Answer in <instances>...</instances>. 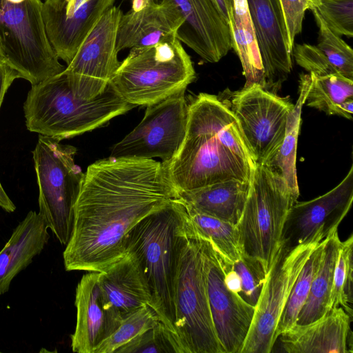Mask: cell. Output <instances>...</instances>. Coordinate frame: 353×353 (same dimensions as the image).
I'll list each match as a JSON object with an SVG mask.
<instances>
[{
  "mask_svg": "<svg viewBox=\"0 0 353 353\" xmlns=\"http://www.w3.org/2000/svg\"><path fill=\"white\" fill-rule=\"evenodd\" d=\"M323 240L313 250L299 274L279 318L274 334L279 336L296 323L306 301L312 280L318 270L322 255Z\"/></svg>",
  "mask_w": 353,
  "mask_h": 353,
  "instance_id": "4dcf8cb0",
  "label": "cell"
},
{
  "mask_svg": "<svg viewBox=\"0 0 353 353\" xmlns=\"http://www.w3.org/2000/svg\"><path fill=\"white\" fill-rule=\"evenodd\" d=\"M353 235L341 241L334 270L330 310L341 307L352 317Z\"/></svg>",
  "mask_w": 353,
  "mask_h": 353,
  "instance_id": "1f68e13d",
  "label": "cell"
},
{
  "mask_svg": "<svg viewBox=\"0 0 353 353\" xmlns=\"http://www.w3.org/2000/svg\"><path fill=\"white\" fill-rule=\"evenodd\" d=\"M21 76L6 63L0 61V107L4 96L14 79ZM0 207L7 212H12L16 206L9 198L0 182Z\"/></svg>",
  "mask_w": 353,
  "mask_h": 353,
  "instance_id": "f35d334b",
  "label": "cell"
},
{
  "mask_svg": "<svg viewBox=\"0 0 353 353\" xmlns=\"http://www.w3.org/2000/svg\"><path fill=\"white\" fill-rule=\"evenodd\" d=\"M292 52L296 37L301 32L305 12L316 8L319 0H279Z\"/></svg>",
  "mask_w": 353,
  "mask_h": 353,
  "instance_id": "74e56055",
  "label": "cell"
},
{
  "mask_svg": "<svg viewBox=\"0 0 353 353\" xmlns=\"http://www.w3.org/2000/svg\"><path fill=\"white\" fill-rule=\"evenodd\" d=\"M296 201L278 172L265 164H256L236 226L242 253L258 260L266 274L281 245L288 212Z\"/></svg>",
  "mask_w": 353,
  "mask_h": 353,
  "instance_id": "8992f818",
  "label": "cell"
},
{
  "mask_svg": "<svg viewBox=\"0 0 353 353\" xmlns=\"http://www.w3.org/2000/svg\"><path fill=\"white\" fill-rule=\"evenodd\" d=\"M352 320L341 307H336L307 324L295 323L277 339L288 353H352Z\"/></svg>",
  "mask_w": 353,
  "mask_h": 353,
  "instance_id": "d6986e66",
  "label": "cell"
},
{
  "mask_svg": "<svg viewBox=\"0 0 353 353\" xmlns=\"http://www.w3.org/2000/svg\"><path fill=\"white\" fill-rule=\"evenodd\" d=\"M160 322L155 310L145 305L124 317L113 333L96 347L94 353H115L119 347Z\"/></svg>",
  "mask_w": 353,
  "mask_h": 353,
  "instance_id": "d6a6232c",
  "label": "cell"
},
{
  "mask_svg": "<svg viewBox=\"0 0 353 353\" xmlns=\"http://www.w3.org/2000/svg\"><path fill=\"white\" fill-rule=\"evenodd\" d=\"M310 83V73L300 75L299 98L288 114L283 141L276 153L264 163L278 172L283 178L295 201H297L299 196L296 168L297 140L301 121V110Z\"/></svg>",
  "mask_w": 353,
  "mask_h": 353,
  "instance_id": "83f0119b",
  "label": "cell"
},
{
  "mask_svg": "<svg viewBox=\"0 0 353 353\" xmlns=\"http://www.w3.org/2000/svg\"><path fill=\"white\" fill-rule=\"evenodd\" d=\"M161 163L178 193L231 179L250 181L256 165L227 103L207 93L188 104L182 143Z\"/></svg>",
  "mask_w": 353,
  "mask_h": 353,
  "instance_id": "7a4b0ae2",
  "label": "cell"
},
{
  "mask_svg": "<svg viewBox=\"0 0 353 353\" xmlns=\"http://www.w3.org/2000/svg\"><path fill=\"white\" fill-rule=\"evenodd\" d=\"M151 3V0H132V9L134 12L140 11L146 8Z\"/></svg>",
  "mask_w": 353,
  "mask_h": 353,
  "instance_id": "60d3db41",
  "label": "cell"
},
{
  "mask_svg": "<svg viewBox=\"0 0 353 353\" xmlns=\"http://www.w3.org/2000/svg\"><path fill=\"white\" fill-rule=\"evenodd\" d=\"M77 148L40 134L32 151L39 186V214L62 245L70 239L74 206L84 173L74 162Z\"/></svg>",
  "mask_w": 353,
  "mask_h": 353,
  "instance_id": "9c48e42d",
  "label": "cell"
},
{
  "mask_svg": "<svg viewBox=\"0 0 353 353\" xmlns=\"http://www.w3.org/2000/svg\"><path fill=\"white\" fill-rule=\"evenodd\" d=\"M232 49L239 57L246 82L265 88L263 68L247 0H232Z\"/></svg>",
  "mask_w": 353,
  "mask_h": 353,
  "instance_id": "4316f807",
  "label": "cell"
},
{
  "mask_svg": "<svg viewBox=\"0 0 353 353\" xmlns=\"http://www.w3.org/2000/svg\"><path fill=\"white\" fill-rule=\"evenodd\" d=\"M183 22L176 7L168 1L151 3L144 9L122 14L119 19L116 48L118 52L154 46L176 37Z\"/></svg>",
  "mask_w": 353,
  "mask_h": 353,
  "instance_id": "7402d4cb",
  "label": "cell"
},
{
  "mask_svg": "<svg viewBox=\"0 0 353 353\" xmlns=\"http://www.w3.org/2000/svg\"><path fill=\"white\" fill-rule=\"evenodd\" d=\"M292 56L299 65L310 74L317 76L339 74L316 46L307 43L294 45Z\"/></svg>",
  "mask_w": 353,
  "mask_h": 353,
  "instance_id": "8d00e7d4",
  "label": "cell"
},
{
  "mask_svg": "<svg viewBox=\"0 0 353 353\" xmlns=\"http://www.w3.org/2000/svg\"><path fill=\"white\" fill-rule=\"evenodd\" d=\"M250 190V181L231 179L179 192V198L194 210L230 223H239Z\"/></svg>",
  "mask_w": 353,
  "mask_h": 353,
  "instance_id": "cb8c5ba5",
  "label": "cell"
},
{
  "mask_svg": "<svg viewBox=\"0 0 353 353\" xmlns=\"http://www.w3.org/2000/svg\"><path fill=\"white\" fill-rule=\"evenodd\" d=\"M115 0H45L42 17L48 41L68 65L102 14Z\"/></svg>",
  "mask_w": 353,
  "mask_h": 353,
  "instance_id": "2e32d148",
  "label": "cell"
},
{
  "mask_svg": "<svg viewBox=\"0 0 353 353\" xmlns=\"http://www.w3.org/2000/svg\"><path fill=\"white\" fill-rule=\"evenodd\" d=\"M195 78L190 57L181 42L172 37L131 48L109 85L127 103L148 106L185 91Z\"/></svg>",
  "mask_w": 353,
  "mask_h": 353,
  "instance_id": "5b68a950",
  "label": "cell"
},
{
  "mask_svg": "<svg viewBox=\"0 0 353 353\" xmlns=\"http://www.w3.org/2000/svg\"><path fill=\"white\" fill-rule=\"evenodd\" d=\"M338 231L323 240L321 260L296 324L305 325L327 314L334 270L341 244Z\"/></svg>",
  "mask_w": 353,
  "mask_h": 353,
  "instance_id": "d4e9b609",
  "label": "cell"
},
{
  "mask_svg": "<svg viewBox=\"0 0 353 353\" xmlns=\"http://www.w3.org/2000/svg\"><path fill=\"white\" fill-rule=\"evenodd\" d=\"M178 197L161 161L109 157L94 162L75 203L65 270L105 271L126 254L129 232Z\"/></svg>",
  "mask_w": 353,
  "mask_h": 353,
  "instance_id": "6da1fadb",
  "label": "cell"
},
{
  "mask_svg": "<svg viewBox=\"0 0 353 353\" xmlns=\"http://www.w3.org/2000/svg\"><path fill=\"white\" fill-rule=\"evenodd\" d=\"M313 9L332 32L340 37H353V0H319Z\"/></svg>",
  "mask_w": 353,
  "mask_h": 353,
  "instance_id": "d590c367",
  "label": "cell"
},
{
  "mask_svg": "<svg viewBox=\"0 0 353 353\" xmlns=\"http://www.w3.org/2000/svg\"><path fill=\"white\" fill-rule=\"evenodd\" d=\"M220 254L227 287L255 307L267 274L261 263L243 254L234 261Z\"/></svg>",
  "mask_w": 353,
  "mask_h": 353,
  "instance_id": "f546056e",
  "label": "cell"
},
{
  "mask_svg": "<svg viewBox=\"0 0 353 353\" xmlns=\"http://www.w3.org/2000/svg\"><path fill=\"white\" fill-rule=\"evenodd\" d=\"M41 0L14 3L0 0V61L32 85L65 70L50 45Z\"/></svg>",
  "mask_w": 353,
  "mask_h": 353,
  "instance_id": "ba28073f",
  "label": "cell"
},
{
  "mask_svg": "<svg viewBox=\"0 0 353 353\" xmlns=\"http://www.w3.org/2000/svg\"><path fill=\"white\" fill-rule=\"evenodd\" d=\"M77 323L71 335L74 352L94 353L96 347L118 327L119 323L105 309L99 272L84 274L76 288Z\"/></svg>",
  "mask_w": 353,
  "mask_h": 353,
  "instance_id": "ffe728a7",
  "label": "cell"
},
{
  "mask_svg": "<svg viewBox=\"0 0 353 353\" xmlns=\"http://www.w3.org/2000/svg\"><path fill=\"white\" fill-rule=\"evenodd\" d=\"M181 203V225L185 234L210 241L230 261H236L241 256L243 253L236 225L201 213L182 201Z\"/></svg>",
  "mask_w": 353,
  "mask_h": 353,
  "instance_id": "484cf974",
  "label": "cell"
},
{
  "mask_svg": "<svg viewBox=\"0 0 353 353\" xmlns=\"http://www.w3.org/2000/svg\"><path fill=\"white\" fill-rule=\"evenodd\" d=\"M48 228L41 216L30 211L0 250V294L6 293L13 279L26 269L48 243Z\"/></svg>",
  "mask_w": 353,
  "mask_h": 353,
  "instance_id": "603a6c76",
  "label": "cell"
},
{
  "mask_svg": "<svg viewBox=\"0 0 353 353\" xmlns=\"http://www.w3.org/2000/svg\"><path fill=\"white\" fill-rule=\"evenodd\" d=\"M311 11L319 28L316 46L340 74L353 80L352 49L340 36L334 34L328 28L315 9H312Z\"/></svg>",
  "mask_w": 353,
  "mask_h": 353,
  "instance_id": "836d02e7",
  "label": "cell"
},
{
  "mask_svg": "<svg viewBox=\"0 0 353 353\" xmlns=\"http://www.w3.org/2000/svg\"><path fill=\"white\" fill-rule=\"evenodd\" d=\"M255 164H264L283 141L288 114L294 107L259 84L244 86L226 100Z\"/></svg>",
  "mask_w": 353,
  "mask_h": 353,
  "instance_id": "30bf717a",
  "label": "cell"
},
{
  "mask_svg": "<svg viewBox=\"0 0 353 353\" xmlns=\"http://www.w3.org/2000/svg\"><path fill=\"white\" fill-rule=\"evenodd\" d=\"M213 1L231 28L232 22V0H213Z\"/></svg>",
  "mask_w": 353,
  "mask_h": 353,
  "instance_id": "ab89813d",
  "label": "cell"
},
{
  "mask_svg": "<svg viewBox=\"0 0 353 353\" xmlns=\"http://www.w3.org/2000/svg\"><path fill=\"white\" fill-rule=\"evenodd\" d=\"M134 107L109 85L94 99L77 96L63 71L32 85L23 111L29 131L60 141L101 127Z\"/></svg>",
  "mask_w": 353,
  "mask_h": 353,
  "instance_id": "3957f363",
  "label": "cell"
},
{
  "mask_svg": "<svg viewBox=\"0 0 353 353\" xmlns=\"http://www.w3.org/2000/svg\"><path fill=\"white\" fill-rule=\"evenodd\" d=\"M181 353L175 336L161 322L119 347L115 353Z\"/></svg>",
  "mask_w": 353,
  "mask_h": 353,
  "instance_id": "e575fe53",
  "label": "cell"
},
{
  "mask_svg": "<svg viewBox=\"0 0 353 353\" xmlns=\"http://www.w3.org/2000/svg\"><path fill=\"white\" fill-rule=\"evenodd\" d=\"M7 1L9 2H11V3H19L23 2L25 0H7Z\"/></svg>",
  "mask_w": 353,
  "mask_h": 353,
  "instance_id": "b9f144b4",
  "label": "cell"
},
{
  "mask_svg": "<svg viewBox=\"0 0 353 353\" xmlns=\"http://www.w3.org/2000/svg\"><path fill=\"white\" fill-rule=\"evenodd\" d=\"M310 74L311 83L305 103L328 115L352 119L353 80L339 74L325 76Z\"/></svg>",
  "mask_w": 353,
  "mask_h": 353,
  "instance_id": "f1b7e54d",
  "label": "cell"
},
{
  "mask_svg": "<svg viewBox=\"0 0 353 353\" xmlns=\"http://www.w3.org/2000/svg\"><path fill=\"white\" fill-rule=\"evenodd\" d=\"M151 1L172 3L183 20L176 38L205 62L216 63L232 49L231 28L213 0Z\"/></svg>",
  "mask_w": 353,
  "mask_h": 353,
  "instance_id": "ac0fdd59",
  "label": "cell"
},
{
  "mask_svg": "<svg viewBox=\"0 0 353 353\" xmlns=\"http://www.w3.org/2000/svg\"><path fill=\"white\" fill-rule=\"evenodd\" d=\"M194 238L201 242L208 302L217 339L225 353H241L255 307L227 287L221 254L212 243Z\"/></svg>",
  "mask_w": 353,
  "mask_h": 353,
  "instance_id": "5bb4252c",
  "label": "cell"
},
{
  "mask_svg": "<svg viewBox=\"0 0 353 353\" xmlns=\"http://www.w3.org/2000/svg\"><path fill=\"white\" fill-rule=\"evenodd\" d=\"M141 121L115 143L110 157L153 159L167 162L184 139L188 113L185 91L146 106Z\"/></svg>",
  "mask_w": 353,
  "mask_h": 353,
  "instance_id": "7c38bea8",
  "label": "cell"
},
{
  "mask_svg": "<svg viewBox=\"0 0 353 353\" xmlns=\"http://www.w3.org/2000/svg\"><path fill=\"white\" fill-rule=\"evenodd\" d=\"M122 14L119 7L108 8L63 70L77 96L92 99L108 88L121 63L116 45Z\"/></svg>",
  "mask_w": 353,
  "mask_h": 353,
  "instance_id": "4fadbf2b",
  "label": "cell"
},
{
  "mask_svg": "<svg viewBox=\"0 0 353 353\" xmlns=\"http://www.w3.org/2000/svg\"><path fill=\"white\" fill-rule=\"evenodd\" d=\"M321 242L291 248L281 245L266 274L241 353L272 352L276 343L275 330L293 285L305 263Z\"/></svg>",
  "mask_w": 353,
  "mask_h": 353,
  "instance_id": "8fae6325",
  "label": "cell"
},
{
  "mask_svg": "<svg viewBox=\"0 0 353 353\" xmlns=\"http://www.w3.org/2000/svg\"><path fill=\"white\" fill-rule=\"evenodd\" d=\"M181 208L180 199H174L140 221L125 241L126 254L137 259L148 285L150 306L176 339L174 288L182 239Z\"/></svg>",
  "mask_w": 353,
  "mask_h": 353,
  "instance_id": "277c9868",
  "label": "cell"
},
{
  "mask_svg": "<svg viewBox=\"0 0 353 353\" xmlns=\"http://www.w3.org/2000/svg\"><path fill=\"white\" fill-rule=\"evenodd\" d=\"M105 309L121 321L145 305L150 306V291L137 259L127 253L108 270L99 272Z\"/></svg>",
  "mask_w": 353,
  "mask_h": 353,
  "instance_id": "44dd1931",
  "label": "cell"
},
{
  "mask_svg": "<svg viewBox=\"0 0 353 353\" xmlns=\"http://www.w3.org/2000/svg\"><path fill=\"white\" fill-rule=\"evenodd\" d=\"M182 231L174 288V327L181 353H225L216 334L201 242Z\"/></svg>",
  "mask_w": 353,
  "mask_h": 353,
  "instance_id": "52a82bcc",
  "label": "cell"
},
{
  "mask_svg": "<svg viewBox=\"0 0 353 353\" xmlns=\"http://www.w3.org/2000/svg\"><path fill=\"white\" fill-rule=\"evenodd\" d=\"M263 68L265 89L276 93L292 70L279 0H247Z\"/></svg>",
  "mask_w": 353,
  "mask_h": 353,
  "instance_id": "e0dca14e",
  "label": "cell"
},
{
  "mask_svg": "<svg viewBox=\"0 0 353 353\" xmlns=\"http://www.w3.org/2000/svg\"><path fill=\"white\" fill-rule=\"evenodd\" d=\"M353 201V166L333 189L307 201H296L289 209L281 244L294 248L321 242L338 231Z\"/></svg>",
  "mask_w": 353,
  "mask_h": 353,
  "instance_id": "9a60e30c",
  "label": "cell"
}]
</instances>
